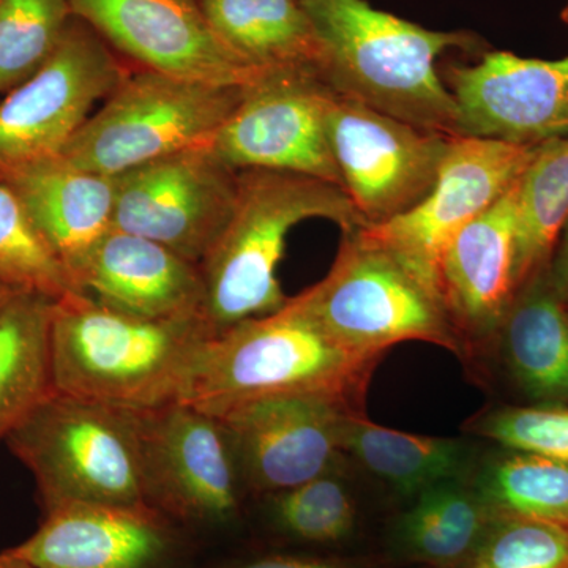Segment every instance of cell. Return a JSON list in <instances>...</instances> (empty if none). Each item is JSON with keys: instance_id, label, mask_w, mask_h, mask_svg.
Instances as JSON below:
<instances>
[{"instance_id": "14", "label": "cell", "mask_w": 568, "mask_h": 568, "mask_svg": "<svg viewBox=\"0 0 568 568\" xmlns=\"http://www.w3.org/2000/svg\"><path fill=\"white\" fill-rule=\"evenodd\" d=\"M114 50L140 69L209 84L250 85L253 69L213 31L200 0H69Z\"/></svg>"}, {"instance_id": "1", "label": "cell", "mask_w": 568, "mask_h": 568, "mask_svg": "<svg viewBox=\"0 0 568 568\" xmlns=\"http://www.w3.org/2000/svg\"><path fill=\"white\" fill-rule=\"evenodd\" d=\"M213 335L205 317L148 320L69 294L52 306V387L132 410L181 402Z\"/></svg>"}, {"instance_id": "23", "label": "cell", "mask_w": 568, "mask_h": 568, "mask_svg": "<svg viewBox=\"0 0 568 568\" xmlns=\"http://www.w3.org/2000/svg\"><path fill=\"white\" fill-rule=\"evenodd\" d=\"M499 335L529 395L568 402V302L552 290L547 272L523 287Z\"/></svg>"}, {"instance_id": "4", "label": "cell", "mask_w": 568, "mask_h": 568, "mask_svg": "<svg viewBox=\"0 0 568 568\" xmlns=\"http://www.w3.org/2000/svg\"><path fill=\"white\" fill-rule=\"evenodd\" d=\"M310 219L331 220L343 233L365 227L339 186L282 171H239L230 222L200 264L205 320L215 335L287 304L278 265L291 230Z\"/></svg>"}, {"instance_id": "27", "label": "cell", "mask_w": 568, "mask_h": 568, "mask_svg": "<svg viewBox=\"0 0 568 568\" xmlns=\"http://www.w3.org/2000/svg\"><path fill=\"white\" fill-rule=\"evenodd\" d=\"M478 495L497 515L552 523L568 528V463L514 450L489 463Z\"/></svg>"}, {"instance_id": "6", "label": "cell", "mask_w": 568, "mask_h": 568, "mask_svg": "<svg viewBox=\"0 0 568 568\" xmlns=\"http://www.w3.org/2000/svg\"><path fill=\"white\" fill-rule=\"evenodd\" d=\"M291 302L338 345L368 357L405 342L462 347L439 295L364 227L343 233L323 282Z\"/></svg>"}, {"instance_id": "35", "label": "cell", "mask_w": 568, "mask_h": 568, "mask_svg": "<svg viewBox=\"0 0 568 568\" xmlns=\"http://www.w3.org/2000/svg\"><path fill=\"white\" fill-rule=\"evenodd\" d=\"M0 568H36L32 567L31 564L26 562L17 556L11 555L10 551L2 552L0 555Z\"/></svg>"}, {"instance_id": "31", "label": "cell", "mask_w": 568, "mask_h": 568, "mask_svg": "<svg viewBox=\"0 0 568 568\" xmlns=\"http://www.w3.org/2000/svg\"><path fill=\"white\" fill-rule=\"evenodd\" d=\"M462 568H568V528L497 515Z\"/></svg>"}, {"instance_id": "25", "label": "cell", "mask_w": 568, "mask_h": 568, "mask_svg": "<svg viewBox=\"0 0 568 568\" xmlns=\"http://www.w3.org/2000/svg\"><path fill=\"white\" fill-rule=\"evenodd\" d=\"M343 450L349 452L403 496H417L440 481L457 480L467 465V448L455 439L407 435L347 414Z\"/></svg>"}, {"instance_id": "15", "label": "cell", "mask_w": 568, "mask_h": 568, "mask_svg": "<svg viewBox=\"0 0 568 568\" xmlns=\"http://www.w3.org/2000/svg\"><path fill=\"white\" fill-rule=\"evenodd\" d=\"M459 136L536 145L568 136V55L558 61L484 52L476 65L448 67Z\"/></svg>"}, {"instance_id": "10", "label": "cell", "mask_w": 568, "mask_h": 568, "mask_svg": "<svg viewBox=\"0 0 568 568\" xmlns=\"http://www.w3.org/2000/svg\"><path fill=\"white\" fill-rule=\"evenodd\" d=\"M537 149L452 138L424 200L390 222L364 231L439 295V265L448 244L518 182Z\"/></svg>"}, {"instance_id": "11", "label": "cell", "mask_w": 568, "mask_h": 568, "mask_svg": "<svg viewBox=\"0 0 568 568\" xmlns=\"http://www.w3.org/2000/svg\"><path fill=\"white\" fill-rule=\"evenodd\" d=\"M328 138L342 185L365 226L403 215L429 193L452 138L336 93Z\"/></svg>"}, {"instance_id": "2", "label": "cell", "mask_w": 568, "mask_h": 568, "mask_svg": "<svg viewBox=\"0 0 568 568\" xmlns=\"http://www.w3.org/2000/svg\"><path fill=\"white\" fill-rule=\"evenodd\" d=\"M323 48L320 77L336 93L420 129L459 136L454 95L437 73L448 50H477L469 32L429 31L366 0H301Z\"/></svg>"}, {"instance_id": "34", "label": "cell", "mask_w": 568, "mask_h": 568, "mask_svg": "<svg viewBox=\"0 0 568 568\" xmlns=\"http://www.w3.org/2000/svg\"><path fill=\"white\" fill-rule=\"evenodd\" d=\"M548 283L568 302V220L552 253L551 263L547 271Z\"/></svg>"}, {"instance_id": "20", "label": "cell", "mask_w": 568, "mask_h": 568, "mask_svg": "<svg viewBox=\"0 0 568 568\" xmlns=\"http://www.w3.org/2000/svg\"><path fill=\"white\" fill-rule=\"evenodd\" d=\"M70 278L114 227L118 178L81 170L63 156L6 182Z\"/></svg>"}, {"instance_id": "17", "label": "cell", "mask_w": 568, "mask_h": 568, "mask_svg": "<svg viewBox=\"0 0 568 568\" xmlns=\"http://www.w3.org/2000/svg\"><path fill=\"white\" fill-rule=\"evenodd\" d=\"M9 551L36 568H170L175 538L170 518L148 504H65Z\"/></svg>"}, {"instance_id": "9", "label": "cell", "mask_w": 568, "mask_h": 568, "mask_svg": "<svg viewBox=\"0 0 568 568\" xmlns=\"http://www.w3.org/2000/svg\"><path fill=\"white\" fill-rule=\"evenodd\" d=\"M332 95L316 70L267 71L245 89L211 148L235 171H282L343 189L328 138Z\"/></svg>"}, {"instance_id": "26", "label": "cell", "mask_w": 568, "mask_h": 568, "mask_svg": "<svg viewBox=\"0 0 568 568\" xmlns=\"http://www.w3.org/2000/svg\"><path fill=\"white\" fill-rule=\"evenodd\" d=\"M568 220V136L538 145L515 189L519 287L544 275Z\"/></svg>"}, {"instance_id": "16", "label": "cell", "mask_w": 568, "mask_h": 568, "mask_svg": "<svg viewBox=\"0 0 568 568\" xmlns=\"http://www.w3.org/2000/svg\"><path fill=\"white\" fill-rule=\"evenodd\" d=\"M345 403L317 395L271 396L216 418L230 433L242 480L280 493L332 473L343 450Z\"/></svg>"}, {"instance_id": "22", "label": "cell", "mask_w": 568, "mask_h": 568, "mask_svg": "<svg viewBox=\"0 0 568 568\" xmlns=\"http://www.w3.org/2000/svg\"><path fill=\"white\" fill-rule=\"evenodd\" d=\"M223 43L261 71L313 69L323 48L301 0H200Z\"/></svg>"}, {"instance_id": "24", "label": "cell", "mask_w": 568, "mask_h": 568, "mask_svg": "<svg viewBox=\"0 0 568 568\" xmlns=\"http://www.w3.org/2000/svg\"><path fill=\"white\" fill-rule=\"evenodd\" d=\"M54 302L21 291L0 308V439L54 390L50 347Z\"/></svg>"}, {"instance_id": "29", "label": "cell", "mask_w": 568, "mask_h": 568, "mask_svg": "<svg viewBox=\"0 0 568 568\" xmlns=\"http://www.w3.org/2000/svg\"><path fill=\"white\" fill-rule=\"evenodd\" d=\"M0 280L26 293L59 301L80 293L61 261L51 252L20 197L0 182Z\"/></svg>"}, {"instance_id": "3", "label": "cell", "mask_w": 568, "mask_h": 568, "mask_svg": "<svg viewBox=\"0 0 568 568\" xmlns=\"http://www.w3.org/2000/svg\"><path fill=\"white\" fill-rule=\"evenodd\" d=\"M379 358L353 353L287 301L205 343L181 402L211 416L271 396H327L358 409Z\"/></svg>"}, {"instance_id": "19", "label": "cell", "mask_w": 568, "mask_h": 568, "mask_svg": "<svg viewBox=\"0 0 568 568\" xmlns=\"http://www.w3.org/2000/svg\"><path fill=\"white\" fill-rule=\"evenodd\" d=\"M80 293L100 304L148 317H205L200 265L159 242L112 227L73 274Z\"/></svg>"}, {"instance_id": "21", "label": "cell", "mask_w": 568, "mask_h": 568, "mask_svg": "<svg viewBox=\"0 0 568 568\" xmlns=\"http://www.w3.org/2000/svg\"><path fill=\"white\" fill-rule=\"evenodd\" d=\"M496 517L476 488L440 481L418 493L414 506L396 519L388 541L402 562L462 568Z\"/></svg>"}, {"instance_id": "13", "label": "cell", "mask_w": 568, "mask_h": 568, "mask_svg": "<svg viewBox=\"0 0 568 568\" xmlns=\"http://www.w3.org/2000/svg\"><path fill=\"white\" fill-rule=\"evenodd\" d=\"M140 417L149 506L185 523L233 517L242 474L222 420L183 402Z\"/></svg>"}, {"instance_id": "18", "label": "cell", "mask_w": 568, "mask_h": 568, "mask_svg": "<svg viewBox=\"0 0 568 568\" xmlns=\"http://www.w3.org/2000/svg\"><path fill=\"white\" fill-rule=\"evenodd\" d=\"M515 189L448 244L439 265V295L459 342L499 334L521 293L515 242Z\"/></svg>"}, {"instance_id": "37", "label": "cell", "mask_w": 568, "mask_h": 568, "mask_svg": "<svg viewBox=\"0 0 568 568\" xmlns=\"http://www.w3.org/2000/svg\"><path fill=\"white\" fill-rule=\"evenodd\" d=\"M560 18H562V21L568 26V2L567 6L564 7L562 13H560Z\"/></svg>"}, {"instance_id": "36", "label": "cell", "mask_w": 568, "mask_h": 568, "mask_svg": "<svg viewBox=\"0 0 568 568\" xmlns=\"http://www.w3.org/2000/svg\"><path fill=\"white\" fill-rule=\"evenodd\" d=\"M18 293H21V291L14 290V287H11L10 284H7L0 280V308H2V306L6 305L14 294Z\"/></svg>"}, {"instance_id": "32", "label": "cell", "mask_w": 568, "mask_h": 568, "mask_svg": "<svg viewBox=\"0 0 568 568\" xmlns=\"http://www.w3.org/2000/svg\"><path fill=\"white\" fill-rule=\"evenodd\" d=\"M477 432L511 450L568 463L567 406L504 407L481 418Z\"/></svg>"}, {"instance_id": "8", "label": "cell", "mask_w": 568, "mask_h": 568, "mask_svg": "<svg viewBox=\"0 0 568 568\" xmlns=\"http://www.w3.org/2000/svg\"><path fill=\"white\" fill-rule=\"evenodd\" d=\"M130 71L88 22L73 17L51 58L0 102V182L59 159Z\"/></svg>"}, {"instance_id": "33", "label": "cell", "mask_w": 568, "mask_h": 568, "mask_svg": "<svg viewBox=\"0 0 568 568\" xmlns=\"http://www.w3.org/2000/svg\"><path fill=\"white\" fill-rule=\"evenodd\" d=\"M231 568H364L339 559L306 558V556H267Z\"/></svg>"}, {"instance_id": "7", "label": "cell", "mask_w": 568, "mask_h": 568, "mask_svg": "<svg viewBox=\"0 0 568 568\" xmlns=\"http://www.w3.org/2000/svg\"><path fill=\"white\" fill-rule=\"evenodd\" d=\"M246 88L130 71L61 156L81 170L118 178L164 156L212 145Z\"/></svg>"}, {"instance_id": "5", "label": "cell", "mask_w": 568, "mask_h": 568, "mask_svg": "<svg viewBox=\"0 0 568 568\" xmlns=\"http://www.w3.org/2000/svg\"><path fill=\"white\" fill-rule=\"evenodd\" d=\"M6 440L36 478L44 511L148 504L140 410L52 390Z\"/></svg>"}, {"instance_id": "28", "label": "cell", "mask_w": 568, "mask_h": 568, "mask_svg": "<svg viewBox=\"0 0 568 568\" xmlns=\"http://www.w3.org/2000/svg\"><path fill=\"white\" fill-rule=\"evenodd\" d=\"M73 17L69 0H0V93L41 69Z\"/></svg>"}, {"instance_id": "30", "label": "cell", "mask_w": 568, "mask_h": 568, "mask_svg": "<svg viewBox=\"0 0 568 568\" xmlns=\"http://www.w3.org/2000/svg\"><path fill=\"white\" fill-rule=\"evenodd\" d=\"M272 517L287 536L316 545L342 544L357 526L353 497L332 473L275 493Z\"/></svg>"}, {"instance_id": "12", "label": "cell", "mask_w": 568, "mask_h": 568, "mask_svg": "<svg viewBox=\"0 0 568 568\" xmlns=\"http://www.w3.org/2000/svg\"><path fill=\"white\" fill-rule=\"evenodd\" d=\"M237 178L211 145L142 164L118 175L114 227L200 265L230 222Z\"/></svg>"}]
</instances>
